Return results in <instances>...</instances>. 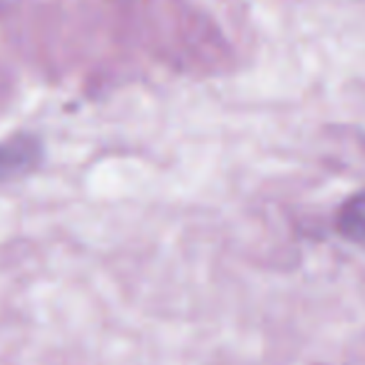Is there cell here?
Listing matches in <instances>:
<instances>
[{"instance_id": "7a4b0ae2", "label": "cell", "mask_w": 365, "mask_h": 365, "mask_svg": "<svg viewBox=\"0 0 365 365\" xmlns=\"http://www.w3.org/2000/svg\"><path fill=\"white\" fill-rule=\"evenodd\" d=\"M338 231H341L346 239L356 241V244L365 246V192L351 197L338 212Z\"/></svg>"}, {"instance_id": "6da1fadb", "label": "cell", "mask_w": 365, "mask_h": 365, "mask_svg": "<svg viewBox=\"0 0 365 365\" xmlns=\"http://www.w3.org/2000/svg\"><path fill=\"white\" fill-rule=\"evenodd\" d=\"M43 162V145L33 135H15L0 142V184L20 179Z\"/></svg>"}]
</instances>
